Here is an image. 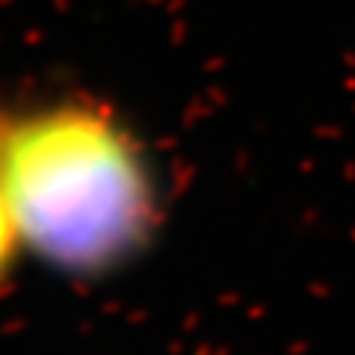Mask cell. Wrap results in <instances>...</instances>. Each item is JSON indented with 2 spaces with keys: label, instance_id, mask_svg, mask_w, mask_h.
Instances as JSON below:
<instances>
[{
  "label": "cell",
  "instance_id": "2",
  "mask_svg": "<svg viewBox=\"0 0 355 355\" xmlns=\"http://www.w3.org/2000/svg\"><path fill=\"white\" fill-rule=\"evenodd\" d=\"M9 113L0 110V284L6 282V275L12 272V266L18 261L21 237L15 228L12 205H9V190H6V172H3V154H6V133H9Z\"/></svg>",
  "mask_w": 355,
  "mask_h": 355
},
{
  "label": "cell",
  "instance_id": "1",
  "mask_svg": "<svg viewBox=\"0 0 355 355\" xmlns=\"http://www.w3.org/2000/svg\"><path fill=\"white\" fill-rule=\"evenodd\" d=\"M6 190L21 249L74 279L137 261L163 225V190L142 139L92 98L9 119Z\"/></svg>",
  "mask_w": 355,
  "mask_h": 355
}]
</instances>
